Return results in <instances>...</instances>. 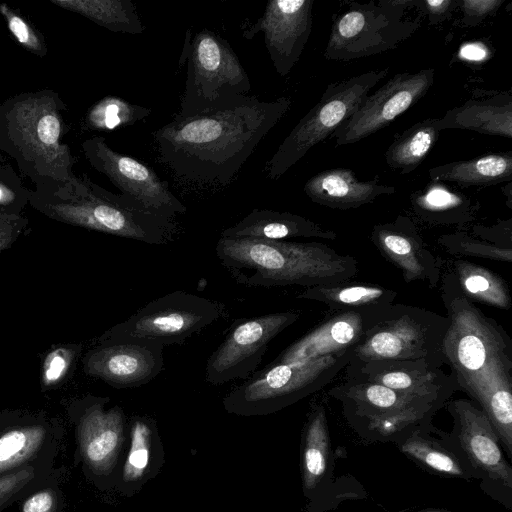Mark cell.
Here are the masks:
<instances>
[{
  "mask_svg": "<svg viewBox=\"0 0 512 512\" xmlns=\"http://www.w3.org/2000/svg\"><path fill=\"white\" fill-rule=\"evenodd\" d=\"M448 328L442 342L444 364L487 415L506 456L512 457V341L504 328L461 292L449 268L440 278Z\"/></svg>",
  "mask_w": 512,
  "mask_h": 512,
  "instance_id": "7a4b0ae2",
  "label": "cell"
},
{
  "mask_svg": "<svg viewBox=\"0 0 512 512\" xmlns=\"http://www.w3.org/2000/svg\"><path fill=\"white\" fill-rule=\"evenodd\" d=\"M165 345L156 341H102L85 360V371L116 388H135L164 368Z\"/></svg>",
  "mask_w": 512,
  "mask_h": 512,
  "instance_id": "d6986e66",
  "label": "cell"
},
{
  "mask_svg": "<svg viewBox=\"0 0 512 512\" xmlns=\"http://www.w3.org/2000/svg\"><path fill=\"white\" fill-rule=\"evenodd\" d=\"M396 447L431 474L465 481L478 480L476 472L455 446L449 433L433 424L415 430Z\"/></svg>",
  "mask_w": 512,
  "mask_h": 512,
  "instance_id": "d4e9b609",
  "label": "cell"
},
{
  "mask_svg": "<svg viewBox=\"0 0 512 512\" xmlns=\"http://www.w3.org/2000/svg\"><path fill=\"white\" fill-rule=\"evenodd\" d=\"M395 190V187L382 184L377 179L359 181L348 168L321 171L304 185V192L311 201L340 210L358 208L381 195L393 194Z\"/></svg>",
  "mask_w": 512,
  "mask_h": 512,
  "instance_id": "484cf974",
  "label": "cell"
},
{
  "mask_svg": "<svg viewBox=\"0 0 512 512\" xmlns=\"http://www.w3.org/2000/svg\"><path fill=\"white\" fill-rule=\"evenodd\" d=\"M112 32L141 34L146 27L131 0H50Z\"/></svg>",
  "mask_w": 512,
  "mask_h": 512,
  "instance_id": "d6a6232c",
  "label": "cell"
},
{
  "mask_svg": "<svg viewBox=\"0 0 512 512\" xmlns=\"http://www.w3.org/2000/svg\"><path fill=\"white\" fill-rule=\"evenodd\" d=\"M438 244L456 258L464 256L512 262V247L492 243L462 231L440 236Z\"/></svg>",
  "mask_w": 512,
  "mask_h": 512,
  "instance_id": "8d00e7d4",
  "label": "cell"
},
{
  "mask_svg": "<svg viewBox=\"0 0 512 512\" xmlns=\"http://www.w3.org/2000/svg\"><path fill=\"white\" fill-rule=\"evenodd\" d=\"M434 75L433 68L394 75L332 133L336 145L354 144L385 128L427 94Z\"/></svg>",
  "mask_w": 512,
  "mask_h": 512,
  "instance_id": "e0dca14e",
  "label": "cell"
},
{
  "mask_svg": "<svg viewBox=\"0 0 512 512\" xmlns=\"http://www.w3.org/2000/svg\"><path fill=\"white\" fill-rule=\"evenodd\" d=\"M151 114V109L131 103L118 96H105L96 102L85 116L91 130H113L131 126Z\"/></svg>",
  "mask_w": 512,
  "mask_h": 512,
  "instance_id": "e575fe53",
  "label": "cell"
},
{
  "mask_svg": "<svg viewBox=\"0 0 512 512\" xmlns=\"http://www.w3.org/2000/svg\"><path fill=\"white\" fill-rule=\"evenodd\" d=\"M434 361L379 360L356 362L346 365L344 379L371 382L390 389L422 395H447L452 397L458 391L451 372Z\"/></svg>",
  "mask_w": 512,
  "mask_h": 512,
  "instance_id": "44dd1931",
  "label": "cell"
},
{
  "mask_svg": "<svg viewBox=\"0 0 512 512\" xmlns=\"http://www.w3.org/2000/svg\"><path fill=\"white\" fill-rule=\"evenodd\" d=\"M448 318L422 307L392 304L353 348L356 362L426 359L445 365L442 342Z\"/></svg>",
  "mask_w": 512,
  "mask_h": 512,
  "instance_id": "9c48e42d",
  "label": "cell"
},
{
  "mask_svg": "<svg viewBox=\"0 0 512 512\" xmlns=\"http://www.w3.org/2000/svg\"><path fill=\"white\" fill-rule=\"evenodd\" d=\"M71 360V354L63 349L53 351L48 355L44 367V381L52 384L59 380Z\"/></svg>",
  "mask_w": 512,
  "mask_h": 512,
  "instance_id": "f6af8a7d",
  "label": "cell"
},
{
  "mask_svg": "<svg viewBox=\"0 0 512 512\" xmlns=\"http://www.w3.org/2000/svg\"><path fill=\"white\" fill-rule=\"evenodd\" d=\"M505 0H459L462 11L459 23L466 27L479 25L488 16L494 14Z\"/></svg>",
  "mask_w": 512,
  "mask_h": 512,
  "instance_id": "ab89813d",
  "label": "cell"
},
{
  "mask_svg": "<svg viewBox=\"0 0 512 512\" xmlns=\"http://www.w3.org/2000/svg\"><path fill=\"white\" fill-rule=\"evenodd\" d=\"M437 118L425 119L406 129L388 147L385 159L400 174L415 170L432 150L439 138Z\"/></svg>",
  "mask_w": 512,
  "mask_h": 512,
  "instance_id": "836d02e7",
  "label": "cell"
},
{
  "mask_svg": "<svg viewBox=\"0 0 512 512\" xmlns=\"http://www.w3.org/2000/svg\"><path fill=\"white\" fill-rule=\"evenodd\" d=\"M353 350L318 359L274 363L253 373L222 401L225 411L238 416L278 412L328 385L349 363Z\"/></svg>",
  "mask_w": 512,
  "mask_h": 512,
  "instance_id": "52a82bcc",
  "label": "cell"
},
{
  "mask_svg": "<svg viewBox=\"0 0 512 512\" xmlns=\"http://www.w3.org/2000/svg\"><path fill=\"white\" fill-rule=\"evenodd\" d=\"M449 269L462 294L472 303H482L503 310L510 309V289L506 280L499 274L462 258L452 260Z\"/></svg>",
  "mask_w": 512,
  "mask_h": 512,
  "instance_id": "1f68e13d",
  "label": "cell"
},
{
  "mask_svg": "<svg viewBox=\"0 0 512 512\" xmlns=\"http://www.w3.org/2000/svg\"><path fill=\"white\" fill-rule=\"evenodd\" d=\"M291 104L286 96L269 102L227 97L197 112H177L154 139L162 161L178 177L227 185Z\"/></svg>",
  "mask_w": 512,
  "mask_h": 512,
  "instance_id": "6da1fadb",
  "label": "cell"
},
{
  "mask_svg": "<svg viewBox=\"0 0 512 512\" xmlns=\"http://www.w3.org/2000/svg\"><path fill=\"white\" fill-rule=\"evenodd\" d=\"M314 0H271L263 15L242 29L245 39L263 33L276 72L284 77L300 59L312 31Z\"/></svg>",
  "mask_w": 512,
  "mask_h": 512,
  "instance_id": "ac0fdd59",
  "label": "cell"
},
{
  "mask_svg": "<svg viewBox=\"0 0 512 512\" xmlns=\"http://www.w3.org/2000/svg\"><path fill=\"white\" fill-rule=\"evenodd\" d=\"M27 224L22 214L0 211V251L7 248L23 231Z\"/></svg>",
  "mask_w": 512,
  "mask_h": 512,
  "instance_id": "ee69618b",
  "label": "cell"
},
{
  "mask_svg": "<svg viewBox=\"0 0 512 512\" xmlns=\"http://www.w3.org/2000/svg\"><path fill=\"white\" fill-rule=\"evenodd\" d=\"M431 180L463 187L489 186L512 179V151L491 153L429 169Z\"/></svg>",
  "mask_w": 512,
  "mask_h": 512,
  "instance_id": "4dcf8cb0",
  "label": "cell"
},
{
  "mask_svg": "<svg viewBox=\"0 0 512 512\" xmlns=\"http://www.w3.org/2000/svg\"><path fill=\"white\" fill-rule=\"evenodd\" d=\"M445 406L453 421L449 436L476 472L481 488L511 509L512 467L489 418L467 398L450 399Z\"/></svg>",
  "mask_w": 512,
  "mask_h": 512,
  "instance_id": "4fadbf2b",
  "label": "cell"
},
{
  "mask_svg": "<svg viewBox=\"0 0 512 512\" xmlns=\"http://www.w3.org/2000/svg\"><path fill=\"white\" fill-rule=\"evenodd\" d=\"M0 13L14 38L29 52L39 57L47 54V45L42 34L8 4H0Z\"/></svg>",
  "mask_w": 512,
  "mask_h": 512,
  "instance_id": "f35d334b",
  "label": "cell"
},
{
  "mask_svg": "<svg viewBox=\"0 0 512 512\" xmlns=\"http://www.w3.org/2000/svg\"><path fill=\"white\" fill-rule=\"evenodd\" d=\"M127 441L115 485L123 495L131 497L158 474L165 462V453L156 421L148 416L131 418Z\"/></svg>",
  "mask_w": 512,
  "mask_h": 512,
  "instance_id": "cb8c5ba5",
  "label": "cell"
},
{
  "mask_svg": "<svg viewBox=\"0 0 512 512\" xmlns=\"http://www.w3.org/2000/svg\"><path fill=\"white\" fill-rule=\"evenodd\" d=\"M385 310L338 311L289 345L273 362L313 360L353 350Z\"/></svg>",
  "mask_w": 512,
  "mask_h": 512,
  "instance_id": "603a6c76",
  "label": "cell"
},
{
  "mask_svg": "<svg viewBox=\"0 0 512 512\" xmlns=\"http://www.w3.org/2000/svg\"><path fill=\"white\" fill-rule=\"evenodd\" d=\"M46 430L40 425L10 429L0 435V474L32 458L41 448Z\"/></svg>",
  "mask_w": 512,
  "mask_h": 512,
  "instance_id": "d590c367",
  "label": "cell"
},
{
  "mask_svg": "<svg viewBox=\"0 0 512 512\" xmlns=\"http://www.w3.org/2000/svg\"><path fill=\"white\" fill-rule=\"evenodd\" d=\"M459 0H411L412 6L423 16H427L430 25H437L451 17L458 8Z\"/></svg>",
  "mask_w": 512,
  "mask_h": 512,
  "instance_id": "60d3db41",
  "label": "cell"
},
{
  "mask_svg": "<svg viewBox=\"0 0 512 512\" xmlns=\"http://www.w3.org/2000/svg\"><path fill=\"white\" fill-rule=\"evenodd\" d=\"M34 477L32 467L0 476V507L19 492Z\"/></svg>",
  "mask_w": 512,
  "mask_h": 512,
  "instance_id": "b9f144b4",
  "label": "cell"
},
{
  "mask_svg": "<svg viewBox=\"0 0 512 512\" xmlns=\"http://www.w3.org/2000/svg\"><path fill=\"white\" fill-rule=\"evenodd\" d=\"M328 395L340 403L345 421L360 439L395 445L433 424L435 414L451 399L350 379L333 386Z\"/></svg>",
  "mask_w": 512,
  "mask_h": 512,
  "instance_id": "8992f818",
  "label": "cell"
},
{
  "mask_svg": "<svg viewBox=\"0 0 512 512\" xmlns=\"http://www.w3.org/2000/svg\"><path fill=\"white\" fill-rule=\"evenodd\" d=\"M471 234L492 243L512 247V219L502 221L492 227L474 225Z\"/></svg>",
  "mask_w": 512,
  "mask_h": 512,
  "instance_id": "7bdbcfd3",
  "label": "cell"
},
{
  "mask_svg": "<svg viewBox=\"0 0 512 512\" xmlns=\"http://www.w3.org/2000/svg\"><path fill=\"white\" fill-rule=\"evenodd\" d=\"M389 68L373 70L329 84L318 103L296 124L266 164V175L277 180L308 151L351 117Z\"/></svg>",
  "mask_w": 512,
  "mask_h": 512,
  "instance_id": "30bf717a",
  "label": "cell"
},
{
  "mask_svg": "<svg viewBox=\"0 0 512 512\" xmlns=\"http://www.w3.org/2000/svg\"><path fill=\"white\" fill-rule=\"evenodd\" d=\"M29 203L51 219L147 244H167L177 231L174 219L151 213L123 194L107 191L86 175L75 174L64 182L37 186Z\"/></svg>",
  "mask_w": 512,
  "mask_h": 512,
  "instance_id": "5b68a950",
  "label": "cell"
},
{
  "mask_svg": "<svg viewBox=\"0 0 512 512\" xmlns=\"http://www.w3.org/2000/svg\"><path fill=\"white\" fill-rule=\"evenodd\" d=\"M187 61L180 114L206 109L216 102L251 90L249 77L230 43L207 28L185 41L180 64Z\"/></svg>",
  "mask_w": 512,
  "mask_h": 512,
  "instance_id": "8fae6325",
  "label": "cell"
},
{
  "mask_svg": "<svg viewBox=\"0 0 512 512\" xmlns=\"http://www.w3.org/2000/svg\"><path fill=\"white\" fill-rule=\"evenodd\" d=\"M300 469L302 491L308 500L304 512H324L341 502L366 497L362 485L351 475L334 477L327 412L322 403L311 407L301 437Z\"/></svg>",
  "mask_w": 512,
  "mask_h": 512,
  "instance_id": "5bb4252c",
  "label": "cell"
},
{
  "mask_svg": "<svg viewBox=\"0 0 512 512\" xmlns=\"http://www.w3.org/2000/svg\"><path fill=\"white\" fill-rule=\"evenodd\" d=\"M299 317L296 311H283L236 320L207 361L206 381L220 385L248 379L261 363L268 344Z\"/></svg>",
  "mask_w": 512,
  "mask_h": 512,
  "instance_id": "9a60e30c",
  "label": "cell"
},
{
  "mask_svg": "<svg viewBox=\"0 0 512 512\" xmlns=\"http://www.w3.org/2000/svg\"><path fill=\"white\" fill-rule=\"evenodd\" d=\"M89 164L104 174L121 194L135 200L146 210L174 219L187 207L169 189L168 182L141 161L113 150L102 136H93L81 144Z\"/></svg>",
  "mask_w": 512,
  "mask_h": 512,
  "instance_id": "2e32d148",
  "label": "cell"
},
{
  "mask_svg": "<svg viewBox=\"0 0 512 512\" xmlns=\"http://www.w3.org/2000/svg\"><path fill=\"white\" fill-rule=\"evenodd\" d=\"M418 512H453V511H449V510H445V509H437V508H427V509L420 510Z\"/></svg>",
  "mask_w": 512,
  "mask_h": 512,
  "instance_id": "c3c4849f",
  "label": "cell"
},
{
  "mask_svg": "<svg viewBox=\"0 0 512 512\" xmlns=\"http://www.w3.org/2000/svg\"><path fill=\"white\" fill-rule=\"evenodd\" d=\"M216 255L232 278L248 287L302 286L348 281L357 261L321 242L220 237Z\"/></svg>",
  "mask_w": 512,
  "mask_h": 512,
  "instance_id": "277c9868",
  "label": "cell"
},
{
  "mask_svg": "<svg viewBox=\"0 0 512 512\" xmlns=\"http://www.w3.org/2000/svg\"><path fill=\"white\" fill-rule=\"evenodd\" d=\"M411 0L351 2L332 17L324 56L350 61L397 48L422 25L423 15H410Z\"/></svg>",
  "mask_w": 512,
  "mask_h": 512,
  "instance_id": "ba28073f",
  "label": "cell"
},
{
  "mask_svg": "<svg viewBox=\"0 0 512 512\" xmlns=\"http://www.w3.org/2000/svg\"><path fill=\"white\" fill-rule=\"evenodd\" d=\"M220 237H252L275 241L299 237L335 240L337 234L297 214L255 208L235 225L224 229Z\"/></svg>",
  "mask_w": 512,
  "mask_h": 512,
  "instance_id": "4316f807",
  "label": "cell"
},
{
  "mask_svg": "<svg viewBox=\"0 0 512 512\" xmlns=\"http://www.w3.org/2000/svg\"><path fill=\"white\" fill-rule=\"evenodd\" d=\"M415 215L431 225H463L475 219L471 199L442 181L431 180L410 195Z\"/></svg>",
  "mask_w": 512,
  "mask_h": 512,
  "instance_id": "f546056e",
  "label": "cell"
},
{
  "mask_svg": "<svg viewBox=\"0 0 512 512\" xmlns=\"http://www.w3.org/2000/svg\"><path fill=\"white\" fill-rule=\"evenodd\" d=\"M31 192L12 165L0 156V211L21 214L29 203Z\"/></svg>",
  "mask_w": 512,
  "mask_h": 512,
  "instance_id": "74e56055",
  "label": "cell"
},
{
  "mask_svg": "<svg viewBox=\"0 0 512 512\" xmlns=\"http://www.w3.org/2000/svg\"><path fill=\"white\" fill-rule=\"evenodd\" d=\"M67 107L50 89L22 92L0 104V151L35 187L64 182L77 162L68 143Z\"/></svg>",
  "mask_w": 512,
  "mask_h": 512,
  "instance_id": "3957f363",
  "label": "cell"
},
{
  "mask_svg": "<svg viewBox=\"0 0 512 512\" xmlns=\"http://www.w3.org/2000/svg\"><path fill=\"white\" fill-rule=\"evenodd\" d=\"M219 301L185 291L159 297L112 327L102 341L141 340L181 344L225 314Z\"/></svg>",
  "mask_w": 512,
  "mask_h": 512,
  "instance_id": "7c38bea8",
  "label": "cell"
},
{
  "mask_svg": "<svg viewBox=\"0 0 512 512\" xmlns=\"http://www.w3.org/2000/svg\"><path fill=\"white\" fill-rule=\"evenodd\" d=\"M370 238L381 255L401 271L406 283L439 285L444 264L428 249L411 218L399 215L393 222L376 224Z\"/></svg>",
  "mask_w": 512,
  "mask_h": 512,
  "instance_id": "7402d4cb",
  "label": "cell"
},
{
  "mask_svg": "<svg viewBox=\"0 0 512 512\" xmlns=\"http://www.w3.org/2000/svg\"><path fill=\"white\" fill-rule=\"evenodd\" d=\"M108 399H97L86 407L79 423V443L90 472L108 486L116 483L123 447L128 440V424L123 410Z\"/></svg>",
  "mask_w": 512,
  "mask_h": 512,
  "instance_id": "ffe728a7",
  "label": "cell"
},
{
  "mask_svg": "<svg viewBox=\"0 0 512 512\" xmlns=\"http://www.w3.org/2000/svg\"><path fill=\"white\" fill-rule=\"evenodd\" d=\"M397 291L375 284L343 281L304 288L296 298L317 301L331 310L383 311L394 303Z\"/></svg>",
  "mask_w": 512,
  "mask_h": 512,
  "instance_id": "f1b7e54d",
  "label": "cell"
},
{
  "mask_svg": "<svg viewBox=\"0 0 512 512\" xmlns=\"http://www.w3.org/2000/svg\"><path fill=\"white\" fill-rule=\"evenodd\" d=\"M460 55L463 59L469 61H481L487 58L488 51L481 44H470L461 49Z\"/></svg>",
  "mask_w": 512,
  "mask_h": 512,
  "instance_id": "7dc6e473",
  "label": "cell"
},
{
  "mask_svg": "<svg viewBox=\"0 0 512 512\" xmlns=\"http://www.w3.org/2000/svg\"><path fill=\"white\" fill-rule=\"evenodd\" d=\"M57 499L50 489H44L31 495L23 504L22 512H56Z\"/></svg>",
  "mask_w": 512,
  "mask_h": 512,
  "instance_id": "bcb514c9",
  "label": "cell"
},
{
  "mask_svg": "<svg viewBox=\"0 0 512 512\" xmlns=\"http://www.w3.org/2000/svg\"><path fill=\"white\" fill-rule=\"evenodd\" d=\"M437 127L471 130L485 135L512 137V96L495 94L483 99H471L448 110L437 118Z\"/></svg>",
  "mask_w": 512,
  "mask_h": 512,
  "instance_id": "83f0119b",
  "label": "cell"
}]
</instances>
